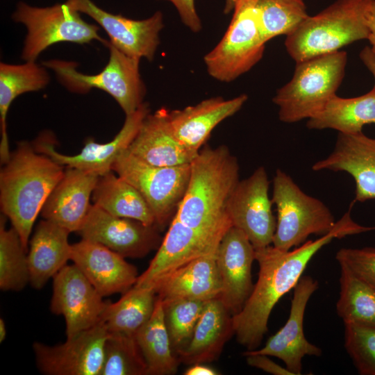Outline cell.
Instances as JSON below:
<instances>
[{"label":"cell","mask_w":375,"mask_h":375,"mask_svg":"<svg viewBox=\"0 0 375 375\" xmlns=\"http://www.w3.org/2000/svg\"><path fill=\"white\" fill-rule=\"evenodd\" d=\"M375 230L355 222L348 210L333 230L315 240H306L294 250L282 251L273 245L255 249L259 266L253 290L243 306L233 315L237 341L247 350H255L267 331L272 309L279 299L297 284L312 258L334 239Z\"/></svg>","instance_id":"cell-1"},{"label":"cell","mask_w":375,"mask_h":375,"mask_svg":"<svg viewBox=\"0 0 375 375\" xmlns=\"http://www.w3.org/2000/svg\"><path fill=\"white\" fill-rule=\"evenodd\" d=\"M64 173L63 166L37 152L26 141L17 144L1 169V211L10 219L26 249L35 219Z\"/></svg>","instance_id":"cell-2"},{"label":"cell","mask_w":375,"mask_h":375,"mask_svg":"<svg viewBox=\"0 0 375 375\" xmlns=\"http://www.w3.org/2000/svg\"><path fill=\"white\" fill-rule=\"evenodd\" d=\"M239 172L238 161L227 147L200 149L190 163L188 187L175 217L197 229L232 224L226 208Z\"/></svg>","instance_id":"cell-3"},{"label":"cell","mask_w":375,"mask_h":375,"mask_svg":"<svg viewBox=\"0 0 375 375\" xmlns=\"http://www.w3.org/2000/svg\"><path fill=\"white\" fill-rule=\"evenodd\" d=\"M374 0H337L308 16L287 35L285 46L296 62L333 53L347 44L367 39V15Z\"/></svg>","instance_id":"cell-4"},{"label":"cell","mask_w":375,"mask_h":375,"mask_svg":"<svg viewBox=\"0 0 375 375\" xmlns=\"http://www.w3.org/2000/svg\"><path fill=\"white\" fill-rule=\"evenodd\" d=\"M347 61V53L338 51L296 62L292 78L272 99L279 119L294 123L318 113L335 95Z\"/></svg>","instance_id":"cell-5"},{"label":"cell","mask_w":375,"mask_h":375,"mask_svg":"<svg viewBox=\"0 0 375 375\" xmlns=\"http://www.w3.org/2000/svg\"><path fill=\"white\" fill-rule=\"evenodd\" d=\"M109 50L106 65L96 74L77 70V63L58 59L43 62L53 70L58 80L69 91L85 94L97 88L110 94L126 115L134 112L143 103L146 87L140 74V59L129 56L106 41Z\"/></svg>","instance_id":"cell-6"},{"label":"cell","mask_w":375,"mask_h":375,"mask_svg":"<svg viewBox=\"0 0 375 375\" xmlns=\"http://www.w3.org/2000/svg\"><path fill=\"white\" fill-rule=\"evenodd\" d=\"M272 201L277 212L272 245L289 251L304 243L309 235H324L336 222L319 199L305 193L285 172L276 171Z\"/></svg>","instance_id":"cell-7"},{"label":"cell","mask_w":375,"mask_h":375,"mask_svg":"<svg viewBox=\"0 0 375 375\" xmlns=\"http://www.w3.org/2000/svg\"><path fill=\"white\" fill-rule=\"evenodd\" d=\"M81 12L68 3L38 7L19 1L12 13L13 21L23 24L26 34L22 51L25 61H35L46 49L56 43L88 44L102 42L99 26L86 22Z\"/></svg>","instance_id":"cell-8"},{"label":"cell","mask_w":375,"mask_h":375,"mask_svg":"<svg viewBox=\"0 0 375 375\" xmlns=\"http://www.w3.org/2000/svg\"><path fill=\"white\" fill-rule=\"evenodd\" d=\"M257 0H237L230 24L219 43L203 58L208 74L231 82L262 58L265 44L258 17Z\"/></svg>","instance_id":"cell-9"},{"label":"cell","mask_w":375,"mask_h":375,"mask_svg":"<svg viewBox=\"0 0 375 375\" xmlns=\"http://www.w3.org/2000/svg\"><path fill=\"white\" fill-rule=\"evenodd\" d=\"M112 170L139 191L153 212L159 229L171 222L185 193L190 164L154 166L126 150L117 158Z\"/></svg>","instance_id":"cell-10"},{"label":"cell","mask_w":375,"mask_h":375,"mask_svg":"<svg viewBox=\"0 0 375 375\" xmlns=\"http://www.w3.org/2000/svg\"><path fill=\"white\" fill-rule=\"evenodd\" d=\"M269 187L267 172L259 167L238 182L226 205L232 226L244 233L255 249L271 245L276 230Z\"/></svg>","instance_id":"cell-11"},{"label":"cell","mask_w":375,"mask_h":375,"mask_svg":"<svg viewBox=\"0 0 375 375\" xmlns=\"http://www.w3.org/2000/svg\"><path fill=\"white\" fill-rule=\"evenodd\" d=\"M108 336L101 322L62 344L49 346L36 342L33 349L37 367L46 375H100Z\"/></svg>","instance_id":"cell-12"},{"label":"cell","mask_w":375,"mask_h":375,"mask_svg":"<svg viewBox=\"0 0 375 375\" xmlns=\"http://www.w3.org/2000/svg\"><path fill=\"white\" fill-rule=\"evenodd\" d=\"M231 226L197 229L184 224L174 216L155 256L134 285L150 286L188 262L215 251L222 236Z\"/></svg>","instance_id":"cell-13"},{"label":"cell","mask_w":375,"mask_h":375,"mask_svg":"<svg viewBox=\"0 0 375 375\" xmlns=\"http://www.w3.org/2000/svg\"><path fill=\"white\" fill-rule=\"evenodd\" d=\"M150 112L149 103L144 102L134 112L126 115L122 128L111 141L101 144L90 138L81 151L76 155L68 156L57 151L55 137L49 131L42 133L32 144L37 152L49 156L63 167L76 168L101 176L112 171L113 164L128 149L144 119Z\"/></svg>","instance_id":"cell-14"},{"label":"cell","mask_w":375,"mask_h":375,"mask_svg":"<svg viewBox=\"0 0 375 375\" xmlns=\"http://www.w3.org/2000/svg\"><path fill=\"white\" fill-rule=\"evenodd\" d=\"M107 303L74 264L66 265L53 278L50 308L64 317L67 338L101 322Z\"/></svg>","instance_id":"cell-15"},{"label":"cell","mask_w":375,"mask_h":375,"mask_svg":"<svg viewBox=\"0 0 375 375\" xmlns=\"http://www.w3.org/2000/svg\"><path fill=\"white\" fill-rule=\"evenodd\" d=\"M159 228L136 219L112 215L94 204L77 232L82 239L98 242L124 258H142L158 249Z\"/></svg>","instance_id":"cell-16"},{"label":"cell","mask_w":375,"mask_h":375,"mask_svg":"<svg viewBox=\"0 0 375 375\" xmlns=\"http://www.w3.org/2000/svg\"><path fill=\"white\" fill-rule=\"evenodd\" d=\"M66 2L93 19L107 33L109 42L124 53L139 59L153 60L160 44V33L164 27L160 11L138 20L107 12L91 0Z\"/></svg>","instance_id":"cell-17"},{"label":"cell","mask_w":375,"mask_h":375,"mask_svg":"<svg viewBox=\"0 0 375 375\" xmlns=\"http://www.w3.org/2000/svg\"><path fill=\"white\" fill-rule=\"evenodd\" d=\"M318 282L310 276H302L294 288V294L288 319L284 326L269 337L265 346L259 349L247 350V354L274 356L283 361L285 367L299 375L302 359L306 356H320L322 349L309 342L303 332V317L309 299L317 290Z\"/></svg>","instance_id":"cell-18"},{"label":"cell","mask_w":375,"mask_h":375,"mask_svg":"<svg viewBox=\"0 0 375 375\" xmlns=\"http://www.w3.org/2000/svg\"><path fill=\"white\" fill-rule=\"evenodd\" d=\"M253 260L255 249L247 236L239 228L229 227L217 247L216 262L222 283L219 298L232 315L242 309L253 290Z\"/></svg>","instance_id":"cell-19"},{"label":"cell","mask_w":375,"mask_h":375,"mask_svg":"<svg viewBox=\"0 0 375 375\" xmlns=\"http://www.w3.org/2000/svg\"><path fill=\"white\" fill-rule=\"evenodd\" d=\"M70 260L103 297L123 294L139 276L133 265L103 244L82 239L72 244Z\"/></svg>","instance_id":"cell-20"},{"label":"cell","mask_w":375,"mask_h":375,"mask_svg":"<svg viewBox=\"0 0 375 375\" xmlns=\"http://www.w3.org/2000/svg\"><path fill=\"white\" fill-rule=\"evenodd\" d=\"M312 169L347 172L355 181V201L375 199V138L362 132L338 133L332 153Z\"/></svg>","instance_id":"cell-21"},{"label":"cell","mask_w":375,"mask_h":375,"mask_svg":"<svg viewBox=\"0 0 375 375\" xmlns=\"http://www.w3.org/2000/svg\"><path fill=\"white\" fill-rule=\"evenodd\" d=\"M247 99L245 94L229 99L215 97L183 109L168 110L170 129L185 147L199 152L213 129L239 111Z\"/></svg>","instance_id":"cell-22"},{"label":"cell","mask_w":375,"mask_h":375,"mask_svg":"<svg viewBox=\"0 0 375 375\" xmlns=\"http://www.w3.org/2000/svg\"><path fill=\"white\" fill-rule=\"evenodd\" d=\"M99 176L93 172L67 167L46 200L40 212L42 217L70 233H77L91 206L90 199Z\"/></svg>","instance_id":"cell-23"},{"label":"cell","mask_w":375,"mask_h":375,"mask_svg":"<svg viewBox=\"0 0 375 375\" xmlns=\"http://www.w3.org/2000/svg\"><path fill=\"white\" fill-rule=\"evenodd\" d=\"M216 251L188 262L147 287H152L162 301L181 299L207 301L219 298L222 283Z\"/></svg>","instance_id":"cell-24"},{"label":"cell","mask_w":375,"mask_h":375,"mask_svg":"<svg viewBox=\"0 0 375 375\" xmlns=\"http://www.w3.org/2000/svg\"><path fill=\"white\" fill-rule=\"evenodd\" d=\"M165 108L149 113L127 151L154 166L189 165L199 152L185 147L173 135Z\"/></svg>","instance_id":"cell-25"},{"label":"cell","mask_w":375,"mask_h":375,"mask_svg":"<svg viewBox=\"0 0 375 375\" xmlns=\"http://www.w3.org/2000/svg\"><path fill=\"white\" fill-rule=\"evenodd\" d=\"M70 232L47 219L40 221L29 240V283L41 290L70 260Z\"/></svg>","instance_id":"cell-26"},{"label":"cell","mask_w":375,"mask_h":375,"mask_svg":"<svg viewBox=\"0 0 375 375\" xmlns=\"http://www.w3.org/2000/svg\"><path fill=\"white\" fill-rule=\"evenodd\" d=\"M232 317L219 298L207 301L189 344L178 356L180 362L194 365L217 360L235 334Z\"/></svg>","instance_id":"cell-27"},{"label":"cell","mask_w":375,"mask_h":375,"mask_svg":"<svg viewBox=\"0 0 375 375\" xmlns=\"http://www.w3.org/2000/svg\"><path fill=\"white\" fill-rule=\"evenodd\" d=\"M43 65L35 61L23 64L0 63V160L5 165L10 159L6 118L10 105L19 95L37 92L49 83L50 76Z\"/></svg>","instance_id":"cell-28"},{"label":"cell","mask_w":375,"mask_h":375,"mask_svg":"<svg viewBox=\"0 0 375 375\" xmlns=\"http://www.w3.org/2000/svg\"><path fill=\"white\" fill-rule=\"evenodd\" d=\"M92 199L93 204L112 215L157 227L155 216L142 194L113 171L99 176Z\"/></svg>","instance_id":"cell-29"},{"label":"cell","mask_w":375,"mask_h":375,"mask_svg":"<svg viewBox=\"0 0 375 375\" xmlns=\"http://www.w3.org/2000/svg\"><path fill=\"white\" fill-rule=\"evenodd\" d=\"M375 124V88L353 98L334 95L315 115L309 118L310 129L331 128L344 134L362 132L367 124Z\"/></svg>","instance_id":"cell-30"},{"label":"cell","mask_w":375,"mask_h":375,"mask_svg":"<svg viewBox=\"0 0 375 375\" xmlns=\"http://www.w3.org/2000/svg\"><path fill=\"white\" fill-rule=\"evenodd\" d=\"M157 299L152 287L133 285L116 302H108L101 316L109 333L135 336L151 317Z\"/></svg>","instance_id":"cell-31"},{"label":"cell","mask_w":375,"mask_h":375,"mask_svg":"<svg viewBox=\"0 0 375 375\" xmlns=\"http://www.w3.org/2000/svg\"><path fill=\"white\" fill-rule=\"evenodd\" d=\"M135 338L147 364V375H172L177 372L181 362L172 350L162 301L158 297L151 317Z\"/></svg>","instance_id":"cell-32"},{"label":"cell","mask_w":375,"mask_h":375,"mask_svg":"<svg viewBox=\"0 0 375 375\" xmlns=\"http://www.w3.org/2000/svg\"><path fill=\"white\" fill-rule=\"evenodd\" d=\"M340 291L336 303L344 324L375 326V288L340 264Z\"/></svg>","instance_id":"cell-33"},{"label":"cell","mask_w":375,"mask_h":375,"mask_svg":"<svg viewBox=\"0 0 375 375\" xmlns=\"http://www.w3.org/2000/svg\"><path fill=\"white\" fill-rule=\"evenodd\" d=\"M4 215L0 218V289L20 291L29 283L28 254L17 231L6 229Z\"/></svg>","instance_id":"cell-34"},{"label":"cell","mask_w":375,"mask_h":375,"mask_svg":"<svg viewBox=\"0 0 375 375\" xmlns=\"http://www.w3.org/2000/svg\"><path fill=\"white\" fill-rule=\"evenodd\" d=\"M256 9L266 42L281 35H290L309 16L303 0H257Z\"/></svg>","instance_id":"cell-35"},{"label":"cell","mask_w":375,"mask_h":375,"mask_svg":"<svg viewBox=\"0 0 375 375\" xmlns=\"http://www.w3.org/2000/svg\"><path fill=\"white\" fill-rule=\"evenodd\" d=\"M206 302L190 299L162 301L165 325L177 357L189 344Z\"/></svg>","instance_id":"cell-36"},{"label":"cell","mask_w":375,"mask_h":375,"mask_svg":"<svg viewBox=\"0 0 375 375\" xmlns=\"http://www.w3.org/2000/svg\"><path fill=\"white\" fill-rule=\"evenodd\" d=\"M100 375H147V367L135 336L109 333Z\"/></svg>","instance_id":"cell-37"},{"label":"cell","mask_w":375,"mask_h":375,"mask_svg":"<svg viewBox=\"0 0 375 375\" xmlns=\"http://www.w3.org/2000/svg\"><path fill=\"white\" fill-rule=\"evenodd\" d=\"M344 347L360 374L375 375V326L344 324Z\"/></svg>","instance_id":"cell-38"},{"label":"cell","mask_w":375,"mask_h":375,"mask_svg":"<svg viewBox=\"0 0 375 375\" xmlns=\"http://www.w3.org/2000/svg\"><path fill=\"white\" fill-rule=\"evenodd\" d=\"M339 264L375 288V248H342L336 253Z\"/></svg>","instance_id":"cell-39"},{"label":"cell","mask_w":375,"mask_h":375,"mask_svg":"<svg viewBox=\"0 0 375 375\" xmlns=\"http://www.w3.org/2000/svg\"><path fill=\"white\" fill-rule=\"evenodd\" d=\"M170 1L177 10L181 20L191 31L201 30V22L196 10L194 0H166Z\"/></svg>","instance_id":"cell-40"},{"label":"cell","mask_w":375,"mask_h":375,"mask_svg":"<svg viewBox=\"0 0 375 375\" xmlns=\"http://www.w3.org/2000/svg\"><path fill=\"white\" fill-rule=\"evenodd\" d=\"M247 362L249 365L262 369L274 375H294L286 367H281L268 358L261 354H247Z\"/></svg>","instance_id":"cell-41"},{"label":"cell","mask_w":375,"mask_h":375,"mask_svg":"<svg viewBox=\"0 0 375 375\" xmlns=\"http://www.w3.org/2000/svg\"><path fill=\"white\" fill-rule=\"evenodd\" d=\"M360 58L373 74L375 81V52L371 47L367 46L360 52ZM374 88H375V84Z\"/></svg>","instance_id":"cell-42"},{"label":"cell","mask_w":375,"mask_h":375,"mask_svg":"<svg viewBox=\"0 0 375 375\" xmlns=\"http://www.w3.org/2000/svg\"><path fill=\"white\" fill-rule=\"evenodd\" d=\"M367 20L369 30L367 40L372 45V49L375 52V0L367 13Z\"/></svg>","instance_id":"cell-43"},{"label":"cell","mask_w":375,"mask_h":375,"mask_svg":"<svg viewBox=\"0 0 375 375\" xmlns=\"http://www.w3.org/2000/svg\"><path fill=\"white\" fill-rule=\"evenodd\" d=\"M185 375H217L218 373L212 368L203 365V363H198L192 365L190 367L185 370Z\"/></svg>","instance_id":"cell-44"},{"label":"cell","mask_w":375,"mask_h":375,"mask_svg":"<svg viewBox=\"0 0 375 375\" xmlns=\"http://www.w3.org/2000/svg\"><path fill=\"white\" fill-rule=\"evenodd\" d=\"M6 327L3 318H0V342H3L6 337Z\"/></svg>","instance_id":"cell-45"},{"label":"cell","mask_w":375,"mask_h":375,"mask_svg":"<svg viewBox=\"0 0 375 375\" xmlns=\"http://www.w3.org/2000/svg\"><path fill=\"white\" fill-rule=\"evenodd\" d=\"M237 0H225L224 12L225 14L229 13L233 10L235 3Z\"/></svg>","instance_id":"cell-46"}]
</instances>
